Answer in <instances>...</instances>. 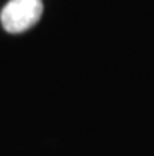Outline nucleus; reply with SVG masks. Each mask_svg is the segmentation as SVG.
<instances>
[{"instance_id":"obj_1","label":"nucleus","mask_w":154,"mask_h":156,"mask_svg":"<svg viewBox=\"0 0 154 156\" xmlns=\"http://www.w3.org/2000/svg\"><path fill=\"white\" fill-rule=\"evenodd\" d=\"M43 10V0H10L2 8L0 22L8 33H22L38 24Z\"/></svg>"}]
</instances>
